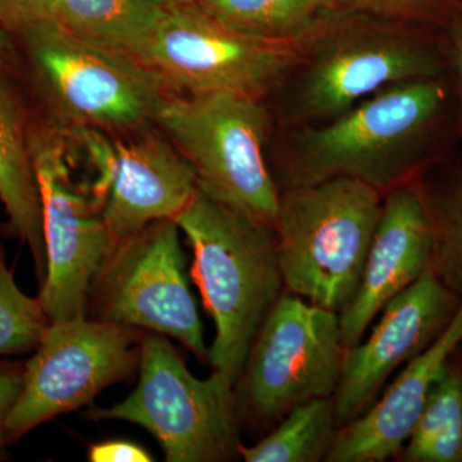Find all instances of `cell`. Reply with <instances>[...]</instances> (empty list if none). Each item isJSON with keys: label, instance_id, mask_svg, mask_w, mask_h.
<instances>
[{"label": "cell", "instance_id": "cell-1", "mask_svg": "<svg viewBox=\"0 0 462 462\" xmlns=\"http://www.w3.org/2000/svg\"><path fill=\"white\" fill-rule=\"evenodd\" d=\"M173 220L193 248L191 278L215 321L208 364L236 385L264 318L285 291L275 230L199 189Z\"/></svg>", "mask_w": 462, "mask_h": 462}, {"label": "cell", "instance_id": "cell-2", "mask_svg": "<svg viewBox=\"0 0 462 462\" xmlns=\"http://www.w3.org/2000/svg\"><path fill=\"white\" fill-rule=\"evenodd\" d=\"M434 78L389 85L328 121L294 127L282 189L349 178L383 196L411 182L419 145L445 106Z\"/></svg>", "mask_w": 462, "mask_h": 462}, {"label": "cell", "instance_id": "cell-3", "mask_svg": "<svg viewBox=\"0 0 462 462\" xmlns=\"http://www.w3.org/2000/svg\"><path fill=\"white\" fill-rule=\"evenodd\" d=\"M400 23L342 8L328 12L307 33L302 58L285 81L289 126L328 123L389 85L434 78L439 58Z\"/></svg>", "mask_w": 462, "mask_h": 462}, {"label": "cell", "instance_id": "cell-4", "mask_svg": "<svg viewBox=\"0 0 462 462\" xmlns=\"http://www.w3.org/2000/svg\"><path fill=\"white\" fill-rule=\"evenodd\" d=\"M383 200L349 178L282 189L273 230L285 291L345 311L360 287Z\"/></svg>", "mask_w": 462, "mask_h": 462}, {"label": "cell", "instance_id": "cell-5", "mask_svg": "<svg viewBox=\"0 0 462 462\" xmlns=\"http://www.w3.org/2000/svg\"><path fill=\"white\" fill-rule=\"evenodd\" d=\"M36 87L71 129L133 132L154 123L172 90L138 58L42 21L17 33Z\"/></svg>", "mask_w": 462, "mask_h": 462}, {"label": "cell", "instance_id": "cell-6", "mask_svg": "<svg viewBox=\"0 0 462 462\" xmlns=\"http://www.w3.org/2000/svg\"><path fill=\"white\" fill-rule=\"evenodd\" d=\"M154 124L189 161L203 194L275 227L281 188L264 154L270 116L263 99L226 91L171 96Z\"/></svg>", "mask_w": 462, "mask_h": 462}, {"label": "cell", "instance_id": "cell-7", "mask_svg": "<svg viewBox=\"0 0 462 462\" xmlns=\"http://www.w3.org/2000/svg\"><path fill=\"white\" fill-rule=\"evenodd\" d=\"M141 376L123 402L96 409L94 419H117L147 430L169 462H224L240 457L234 384L212 372L199 379L162 334L141 342Z\"/></svg>", "mask_w": 462, "mask_h": 462}, {"label": "cell", "instance_id": "cell-8", "mask_svg": "<svg viewBox=\"0 0 462 462\" xmlns=\"http://www.w3.org/2000/svg\"><path fill=\"white\" fill-rule=\"evenodd\" d=\"M345 349L339 314L284 291L264 318L234 385L240 422L272 428L294 407L333 397Z\"/></svg>", "mask_w": 462, "mask_h": 462}, {"label": "cell", "instance_id": "cell-9", "mask_svg": "<svg viewBox=\"0 0 462 462\" xmlns=\"http://www.w3.org/2000/svg\"><path fill=\"white\" fill-rule=\"evenodd\" d=\"M307 33L293 41L257 38L224 23L197 0H181L166 7L144 63L172 91H226L263 99L296 69Z\"/></svg>", "mask_w": 462, "mask_h": 462}, {"label": "cell", "instance_id": "cell-10", "mask_svg": "<svg viewBox=\"0 0 462 462\" xmlns=\"http://www.w3.org/2000/svg\"><path fill=\"white\" fill-rule=\"evenodd\" d=\"M65 136L48 121L30 118L48 260L38 298L51 321L87 316L91 284L117 245L93 191L74 180Z\"/></svg>", "mask_w": 462, "mask_h": 462}, {"label": "cell", "instance_id": "cell-11", "mask_svg": "<svg viewBox=\"0 0 462 462\" xmlns=\"http://www.w3.org/2000/svg\"><path fill=\"white\" fill-rule=\"evenodd\" d=\"M179 230L165 218L118 242L91 284L88 310L93 320L172 337L208 363Z\"/></svg>", "mask_w": 462, "mask_h": 462}, {"label": "cell", "instance_id": "cell-12", "mask_svg": "<svg viewBox=\"0 0 462 462\" xmlns=\"http://www.w3.org/2000/svg\"><path fill=\"white\" fill-rule=\"evenodd\" d=\"M138 334L135 328L87 316L51 321L25 365L23 391L5 422L9 445L132 375L141 363Z\"/></svg>", "mask_w": 462, "mask_h": 462}, {"label": "cell", "instance_id": "cell-13", "mask_svg": "<svg viewBox=\"0 0 462 462\" xmlns=\"http://www.w3.org/2000/svg\"><path fill=\"white\" fill-rule=\"evenodd\" d=\"M71 135L98 172L91 191L117 243L156 221L173 220L199 189L189 161L158 134L126 142L91 129H71Z\"/></svg>", "mask_w": 462, "mask_h": 462}, {"label": "cell", "instance_id": "cell-14", "mask_svg": "<svg viewBox=\"0 0 462 462\" xmlns=\"http://www.w3.org/2000/svg\"><path fill=\"white\" fill-rule=\"evenodd\" d=\"M461 302L430 269L389 300L369 337L346 346L333 396L339 428L367 411L393 374L433 345Z\"/></svg>", "mask_w": 462, "mask_h": 462}, {"label": "cell", "instance_id": "cell-15", "mask_svg": "<svg viewBox=\"0 0 462 462\" xmlns=\"http://www.w3.org/2000/svg\"><path fill=\"white\" fill-rule=\"evenodd\" d=\"M433 230L420 185L398 187L385 194L383 211L360 287L340 312L343 345L365 338L382 310L430 269Z\"/></svg>", "mask_w": 462, "mask_h": 462}, {"label": "cell", "instance_id": "cell-16", "mask_svg": "<svg viewBox=\"0 0 462 462\" xmlns=\"http://www.w3.org/2000/svg\"><path fill=\"white\" fill-rule=\"evenodd\" d=\"M462 345V302L433 345L404 365L363 415L339 428L327 462H384L397 458L420 418L434 383Z\"/></svg>", "mask_w": 462, "mask_h": 462}, {"label": "cell", "instance_id": "cell-17", "mask_svg": "<svg viewBox=\"0 0 462 462\" xmlns=\"http://www.w3.org/2000/svg\"><path fill=\"white\" fill-rule=\"evenodd\" d=\"M0 72V202L7 233L32 252L39 284L47 276L41 188L30 149V116L14 85Z\"/></svg>", "mask_w": 462, "mask_h": 462}, {"label": "cell", "instance_id": "cell-18", "mask_svg": "<svg viewBox=\"0 0 462 462\" xmlns=\"http://www.w3.org/2000/svg\"><path fill=\"white\" fill-rule=\"evenodd\" d=\"M166 14L149 0H57L50 21L79 38L144 62Z\"/></svg>", "mask_w": 462, "mask_h": 462}, {"label": "cell", "instance_id": "cell-19", "mask_svg": "<svg viewBox=\"0 0 462 462\" xmlns=\"http://www.w3.org/2000/svg\"><path fill=\"white\" fill-rule=\"evenodd\" d=\"M402 462H462L460 346L434 383L411 436L397 456Z\"/></svg>", "mask_w": 462, "mask_h": 462}, {"label": "cell", "instance_id": "cell-20", "mask_svg": "<svg viewBox=\"0 0 462 462\" xmlns=\"http://www.w3.org/2000/svg\"><path fill=\"white\" fill-rule=\"evenodd\" d=\"M339 427L334 398H315L294 407L269 434L242 447L245 462H321L327 460Z\"/></svg>", "mask_w": 462, "mask_h": 462}, {"label": "cell", "instance_id": "cell-21", "mask_svg": "<svg viewBox=\"0 0 462 462\" xmlns=\"http://www.w3.org/2000/svg\"><path fill=\"white\" fill-rule=\"evenodd\" d=\"M209 12L240 32L272 39L293 41L305 36L336 0H197Z\"/></svg>", "mask_w": 462, "mask_h": 462}, {"label": "cell", "instance_id": "cell-22", "mask_svg": "<svg viewBox=\"0 0 462 462\" xmlns=\"http://www.w3.org/2000/svg\"><path fill=\"white\" fill-rule=\"evenodd\" d=\"M420 189L433 230L430 270L462 300V170L436 194Z\"/></svg>", "mask_w": 462, "mask_h": 462}, {"label": "cell", "instance_id": "cell-23", "mask_svg": "<svg viewBox=\"0 0 462 462\" xmlns=\"http://www.w3.org/2000/svg\"><path fill=\"white\" fill-rule=\"evenodd\" d=\"M50 322L39 298L18 288L0 245V356L36 349Z\"/></svg>", "mask_w": 462, "mask_h": 462}, {"label": "cell", "instance_id": "cell-24", "mask_svg": "<svg viewBox=\"0 0 462 462\" xmlns=\"http://www.w3.org/2000/svg\"><path fill=\"white\" fill-rule=\"evenodd\" d=\"M338 8L385 20L403 21L420 14L439 0H336Z\"/></svg>", "mask_w": 462, "mask_h": 462}, {"label": "cell", "instance_id": "cell-25", "mask_svg": "<svg viewBox=\"0 0 462 462\" xmlns=\"http://www.w3.org/2000/svg\"><path fill=\"white\" fill-rule=\"evenodd\" d=\"M57 0H0V25L12 35L50 20Z\"/></svg>", "mask_w": 462, "mask_h": 462}, {"label": "cell", "instance_id": "cell-26", "mask_svg": "<svg viewBox=\"0 0 462 462\" xmlns=\"http://www.w3.org/2000/svg\"><path fill=\"white\" fill-rule=\"evenodd\" d=\"M25 365L0 363V461L7 460L9 446L5 422L23 387Z\"/></svg>", "mask_w": 462, "mask_h": 462}, {"label": "cell", "instance_id": "cell-27", "mask_svg": "<svg viewBox=\"0 0 462 462\" xmlns=\"http://www.w3.org/2000/svg\"><path fill=\"white\" fill-rule=\"evenodd\" d=\"M89 460L93 462H149L152 456L143 447L125 440L94 445L89 449Z\"/></svg>", "mask_w": 462, "mask_h": 462}, {"label": "cell", "instance_id": "cell-28", "mask_svg": "<svg viewBox=\"0 0 462 462\" xmlns=\"http://www.w3.org/2000/svg\"><path fill=\"white\" fill-rule=\"evenodd\" d=\"M14 35L0 25V72H5L14 56Z\"/></svg>", "mask_w": 462, "mask_h": 462}, {"label": "cell", "instance_id": "cell-29", "mask_svg": "<svg viewBox=\"0 0 462 462\" xmlns=\"http://www.w3.org/2000/svg\"><path fill=\"white\" fill-rule=\"evenodd\" d=\"M456 62H457L458 75H460L462 93V32L456 41Z\"/></svg>", "mask_w": 462, "mask_h": 462}, {"label": "cell", "instance_id": "cell-30", "mask_svg": "<svg viewBox=\"0 0 462 462\" xmlns=\"http://www.w3.org/2000/svg\"><path fill=\"white\" fill-rule=\"evenodd\" d=\"M149 2L154 3V5H162V7H170V5L181 2V0H149Z\"/></svg>", "mask_w": 462, "mask_h": 462}, {"label": "cell", "instance_id": "cell-31", "mask_svg": "<svg viewBox=\"0 0 462 462\" xmlns=\"http://www.w3.org/2000/svg\"><path fill=\"white\" fill-rule=\"evenodd\" d=\"M460 351H461V354H462V345L460 346Z\"/></svg>", "mask_w": 462, "mask_h": 462}]
</instances>
